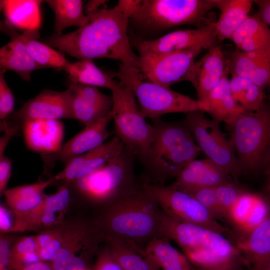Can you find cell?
<instances>
[{
  "label": "cell",
  "instance_id": "6da1fadb",
  "mask_svg": "<svg viewBox=\"0 0 270 270\" xmlns=\"http://www.w3.org/2000/svg\"><path fill=\"white\" fill-rule=\"evenodd\" d=\"M87 24L71 32L54 34L44 43L81 60L106 58L119 60L120 66L140 71V57L132 48L128 18L117 4L86 14Z\"/></svg>",
  "mask_w": 270,
  "mask_h": 270
},
{
  "label": "cell",
  "instance_id": "7a4b0ae2",
  "mask_svg": "<svg viewBox=\"0 0 270 270\" xmlns=\"http://www.w3.org/2000/svg\"><path fill=\"white\" fill-rule=\"evenodd\" d=\"M163 216L158 204L141 184L101 206L92 223L102 241L140 246L162 236Z\"/></svg>",
  "mask_w": 270,
  "mask_h": 270
},
{
  "label": "cell",
  "instance_id": "3957f363",
  "mask_svg": "<svg viewBox=\"0 0 270 270\" xmlns=\"http://www.w3.org/2000/svg\"><path fill=\"white\" fill-rule=\"evenodd\" d=\"M161 234L175 242L196 270H244L241 250L224 234L164 213Z\"/></svg>",
  "mask_w": 270,
  "mask_h": 270
},
{
  "label": "cell",
  "instance_id": "277c9868",
  "mask_svg": "<svg viewBox=\"0 0 270 270\" xmlns=\"http://www.w3.org/2000/svg\"><path fill=\"white\" fill-rule=\"evenodd\" d=\"M152 121L154 136L137 154V158L144 168L142 184H164L196 160L201 150L184 120L168 122L159 118Z\"/></svg>",
  "mask_w": 270,
  "mask_h": 270
},
{
  "label": "cell",
  "instance_id": "5b68a950",
  "mask_svg": "<svg viewBox=\"0 0 270 270\" xmlns=\"http://www.w3.org/2000/svg\"><path fill=\"white\" fill-rule=\"evenodd\" d=\"M217 8V0H138L128 18L130 44L158 38L174 28L205 26L212 22L208 13Z\"/></svg>",
  "mask_w": 270,
  "mask_h": 270
},
{
  "label": "cell",
  "instance_id": "8992f818",
  "mask_svg": "<svg viewBox=\"0 0 270 270\" xmlns=\"http://www.w3.org/2000/svg\"><path fill=\"white\" fill-rule=\"evenodd\" d=\"M136 154L125 148L106 166L68 184L72 194L100 206L136 188L134 174Z\"/></svg>",
  "mask_w": 270,
  "mask_h": 270
},
{
  "label": "cell",
  "instance_id": "52a82bcc",
  "mask_svg": "<svg viewBox=\"0 0 270 270\" xmlns=\"http://www.w3.org/2000/svg\"><path fill=\"white\" fill-rule=\"evenodd\" d=\"M108 72L112 78H118L124 82L137 98L140 112L145 118L153 120L170 113L204 112V106L198 100L170 88L143 80L137 70L120 66L118 72Z\"/></svg>",
  "mask_w": 270,
  "mask_h": 270
},
{
  "label": "cell",
  "instance_id": "ba28073f",
  "mask_svg": "<svg viewBox=\"0 0 270 270\" xmlns=\"http://www.w3.org/2000/svg\"><path fill=\"white\" fill-rule=\"evenodd\" d=\"M241 172L262 166L270 144V102L258 110L240 114L228 126Z\"/></svg>",
  "mask_w": 270,
  "mask_h": 270
},
{
  "label": "cell",
  "instance_id": "9c48e42d",
  "mask_svg": "<svg viewBox=\"0 0 270 270\" xmlns=\"http://www.w3.org/2000/svg\"><path fill=\"white\" fill-rule=\"evenodd\" d=\"M111 90L115 136L137 154L153 140L155 128L146 122L134 94L124 82H116Z\"/></svg>",
  "mask_w": 270,
  "mask_h": 270
},
{
  "label": "cell",
  "instance_id": "30bf717a",
  "mask_svg": "<svg viewBox=\"0 0 270 270\" xmlns=\"http://www.w3.org/2000/svg\"><path fill=\"white\" fill-rule=\"evenodd\" d=\"M202 112L186 114V124L201 152L228 172L236 184L241 172L233 142L222 132L220 122L206 118Z\"/></svg>",
  "mask_w": 270,
  "mask_h": 270
},
{
  "label": "cell",
  "instance_id": "8fae6325",
  "mask_svg": "<svg viewBox=\"0 0 270 270\" xmlns=\"http://www.w3.org/2000/svg\"><path fill=\"white\" fill-rule=\"evenodd\" d=\"M163 212L180 220L224 234L230 232L210 212L188 194L172 185L142 184Z\"/></svg>",
  "mask_w": 270,
  "mask_h": 270
},
{
  "label": "cell",
  "instance_id": "7c38bea8",
  "mask_svg": "<svg viewBox=\"0 0 270 270\" xmlns=\"http://www.w3.org/2000/svg\"><path fill=\"white\" fill-rule=\"evenodd\" d=\"M102 240L92 222H65L63 242L50 262L54 270H90Z\"/></svg>",
  "mask_w": 270,
  "mask_h": 270
},
{
  "label": "cell",
  "instance_id": "4fadbf2b",
  "mask_svg": "<svg viewBox=\"0 0 270 270\" xmlns=\"http://www.w3.org/2000/svg\"><path fill=\"white\" fill-rule=\"evenodd\" d=\"M215 22L201 28L180 30L153 40L132 44L139 56H155L194 48L208 50L218 45Z\"/></svg>",
  "mask_w": 270,
  "mask_h": 270
},
{
  "label": "cell",
  "instance_id": "5bb4252c",
  "mask_svg": "<svg viewBox=\"0 0 270 270\" xmlns=\"http://www.w3.org/2000/svg\"><path fill=\"white\" fill-rule=\"evenodd\" d=\"M203 50L198 47L158 56H140V77L166 88L186 80L196 58Z\"/></svg>",
  "mask_w": 270,
  "mask_h": 270
},
{
  "label": "cell",
  "instance_id": "9a60e30c",
  "mask_svg": "<svg viewBox=\"0 0 270 270\" xmlns=\"http://www.w3.org/2000/svg\"><path fill=\"white\" fill-rule=\"evenodd\" d=\"M72 119L69 100L66 90H42L18 110L0 122V130L14 128L18 132L26 122L36 120Z\"/></svg>",
  "mask_w": 270,
  "mask_h": 270
},
{
  "label": "cell",
  "instance_id": "2e32d148",
  "mask_svg": "<svg viewBox=\"0 0 270 270\" xmlns=\"http://www.w3.org/2000/svg\"><path fill=\"white\" fill-rule=\"evenodd\" d=\"M72 198L68 185L60 184L55 193L46 196L32 210L22 214L14 215L13 232L34 231L38 233L62 224Z\"/></svg>",
  "mask_w": 270,
  "mask_h": 270
},
{
  "label": "cell",
  "instance_id": "e0dca14e",
  "mask_svg": "<svg viewBox=\"0 0 270 270\" xmlns=\"http://www.w3.org/2000/svg\"><path fill=\"white\" fill-rule=\"evenodd\" d=\"M112 120V112L98 122L85 128L62 144L56 151L40 154L44 172L49 174L56 162L65 166L74 158L104 143L111 133L108 126Z\"/></svg>",
  "mask_w": 270,
  "mask_h": 270
},
{
  "label": "cell",
  "instance_id": "ac0fdd59",
  "mask_svg": "<svg viewBox=\"0 0 270 270\" xmlns=\"http://www.w3.org/2000/svg\"><path fill=\"white\" fill-rule=\"evenodd\" d=\"M66 91L72 119L80 121L85 126L98 122L112 112V96L102 93L96 86L70 84Z\"/></svg>",
  "mask_w": 270,
  "mask_h": 270
},
{
  "label": "cell",
  "instance_id": "d6986e66",
  "mask_svg": "<svg viewBox=\"0 0 270 270\" xmlns=\"http://www.w3.org/2000/svg\"><path fill=\"white\" fill-rule=\"evenodd\" d=\"M229 74V60L218 44L195 61L186 78L196 90L202 104L223 78ZM203 105V104H202Z\"/></svg>",
  "mask_w": 270,
  "mask_h": 270
},
{
  "label": "cell",
  "instance_id": "ffe728a7",
  "mask_svg": "<svg viewBox=\"0 0 270 270\" xmlns=\"http://www.w3.org/2000/svg\"><path fill=\"white\" fill-rule=\"evenodd\" d=\"M124 148V144L115 136L108 142L72 160L53 177L54 183L69 184L98 170L118 158Z\"/></svg>",
  "mask_w": 270,
  "mask_h": 270
},
{
  "label": "cell",
  "instance_id": "44dd1931",
  "mask_svg": "<svg viewBox=\"0 0 270 270\" xmlns=\"http://www.w3.org/2000/svg\"><path fill=\"white\" fill-rule=\"evenodd\" d=\"M234 182L228 172L208 158L194 160L186 165L171 185L182 191ZM235 183V182H234Z\"/></svg>",
  "mask_w": 270,
  "mask_h": 270
},
{
  "label": "cell",
  "instance_id": "7402d4cb",
  "mask_svg": "<svg viewBox=\"0 0 270 270\" xmlns=\"http://www.w3.org/2000/svg\"><path fill=\"white\" fill-rule=\"evenodd\" d=\"M229 74L245 78L262 90L270 86V49L257 52H232Z\"/></svg>",
  "mask_w": 270,
  "mask_h": 270
},
{
  "label": "cell",
  "instance_id": "603a6c76",
  "mask_svg": "<svg viewBox=\"0 0 270 270\" xmlns=\"http://www.w3.org/2000/svg\"><path fill=\"white\" fill-rule=\"evenodd\" d=\"M22 130L26 147L34 152H53L62 144L64 126L58 120H30L22 126Z\"/></svg>",
  "mask_w": 270,
  "mask_h": 270
},
{
  "label": "cell",
  "instance_id": "cb8c5ba5",
  "mask_svg": "<svg viewBox=\"0 0 270 270\" xmlns=\"http://www.w3.org/2000/svg\"><path fill=\"white\" fill-rule=\"evenodd\" d=\"M234 242L242 252L248 270H262L270 260V212L248 234Z\"/></svg>",
  "mask_w": 270,
  "mask_h": 270
},
{
  "label": "cell",
  "instance_id": "d4e9b609",
  "mask_svg": "<svg viewBox=\"0 0 270 270\" xmlns=\"http://www.w3.org/2000/svg\"><path fill=\"white\" fill-rule=\"evenodd\" d=\"M3 26L12 38L0 49V70L15 72L22 78L29 81L32 72L42 68L29 54L22 34L14 32L12 26L6 22Z\"/></svg>",
  "mask_w": 270,
  "mask_h": 270
},
{
  "label": "cell",
  "instance_id": "484cf974",
  "mask_svg": "<svg viewBox=\"0 0 270 270\" xmlns=\"http://www.w3.org/2000/svg\"><path fill=\"white\" fill-rule=\"evenodd\" d=\"M228 75L224 76L202 104L204 110L216 121L228 126L246 112L235 102L230 88Z\"/></svg>",
  "mask_w": 270,
  "mask_h": 270
},
{
  "label": "cell",
  "instance_id": "4316f807",
  "mask_svg": "<svg viewBox=\"0 0 270 270\" xmlns=\"http://www.w3.org/2000/svg\"><path fill=\"white\" fill-rule=\"evenodd\" d=\"M230 40L242 52L266 50L270 49V28L256 14L249 16Z\"/></svg>",
  "mask_w": 270,
  "mask_h": 270
},
{
  "label": "cell",
  "instance_id": "83f0119b",
  "mask_svg": "<svg viewBox=\"0 0 270 270\" xmlns=\"http://www.w3.org/2000/svg\"><path fill=\"white\" fill-rule=\"evenodd\" d=\"M254 2L251 0H217L220 16L215 22L218 41L230 39L234 32L249 16Z\"/></svg>",
  "mask_w": 270,
  "mask_h": 270
},
{
  "label": "cell",
  "instance_id": "f1b7e54d",
  "mask_svg": "<svg viewBox=\"0 0 270 270\" xmlns=\"http://www.w3.org/2000/svg\"><path fill=\"white\" fill-rule=\"evenodd\" d=\"M39 0H0L6 22L12 27L23 30H39L41 25Z\"/></svg>",
  "mask_w": 270,
  "mask_h": 270
},
{
  "label": "cell",
  "instance_id": "f546056e",
  "mask_svg": "<svg viewBox=\"0 0 270 270\" xmlns=\"http://www.w3.org/2000/svg\"><path fill=\"white\" fill-rule=\"evenodd\" d=\"M54 183L53 177L46 180L14 187L4 193L8 206L15 216L26 214L38 206L46 198L44 190Z\"/></svg>",
  "mask_w": 270,
  "mask_h": 270
},
{
  "label": "cell",
  "instance_id": "4dcf8cb0",
  "mask_svg": "<svg viewBox=\"0 0 270 270\" xmlns=\"http://www.w3.org/2000/svg\"><path fill=\"white\" fill-rule=\"evenodd\" d=\"M144 250L162 270H196L186 256L174 248L169 239L164 236L150 240Z\"/></svg>",
  "mask_w": 270,
  "mask_h": 270
},
{
  "label": "cell",
  "instance_id": "1f68e13d",
  "mask_svg": "<svg viewBox=\"0 0 270 270\" xmlns=\"http://www.w3.org/2000/svg\"><path fill=\"white\" fill-rule=\"evenodd\" d=\"M63 70L68 74L70 84L90 85L111 90L116 82L108 72L99 68L90 60L68 62Z\"/></svg>",
  "mask_w": 270,
  "mask_h": 270
},
{
  "label": "cell",
  "instance_id": "d6a6232c",
  "mask_svg": "<svg viewBox=\"0 0 270 270\" xmlns=\"http://www.w3.org/2000/svg\"><path fill=\"white\" fill-rule=\"evenodd\" d=\"M54 14V30L60 34L62 30L72 26L81 28L88 22V18L84 14L83 2L80 0H45Z\"/></svg>",
  "mask_w": 270,
  "mask_h": 270
},
{
  "label": "cell",
  "instance_id": "836d02e7",
  "mask_svg": "<svg viewBox=\"0 0 270 270\" xmlns=\"http://www.w3.org/2000/svg\"><path fill=\"white\" fill-rule=\"evenodd\" d=\"M26 48L32 59L42 68H56L63 70L68 61L63 54L36 40L39 30H28L22 34Z\"/></svg>",
  "mask_w": 270,
  "mask_h": 270
},
{
  "label": "cell",
  "instance_id": "e575fe53",
  "mask_svg": "<svg viewBox=\"0 0 270 270\" xmlns=\"http://www.w3.org/2000/svg\"><path fill=\"white\" fill-rule=\"evenodd\" d=\"M258 198L246 190L228 213L230 220L242 235L248 234L261 222L258 220Z\"/></svg>",
  "mask_w": 270,
  "mask_h": 270
},
{
  "label": "cell",
  "instance_id": "d590c367",
  "mask_svg": "<svg viewBox=\"0 0 270 270\" xmlns=\"http://www.w3.org/2000/svg\"><path fill=\"white\" fill-rule=\"evenodd\" d=\"M106 243L124 270H160L140 246L115 241Z\"/></svg>",
  "mask_w": 270,
  "mask_h": 270
},
{
  "label": "cell",
  "instance_id": "8d00e7d4",
  "mask_svg": "<svg viewBox=\"0 0 270 270\" xmlns=\"http://www.w3.org/2000/svg\"><path fill=\"white\" fill-rule=\"evenodd\" d=\"M229 84L234 100L246 112L258 110L266 100L264 90L245 78L232 76Z\"/></svg>",
  "mask_w": 270,
  "mask_h": 270
},
{
  "label": "cell",
  "instance_id": "74e56055",
  "mask_svg": "<svg viewBox=\"0 0 270 270\" xmlns=\"http://www.w3.org/2000/svg\"><path fill=\"white\" fill-rule=\"evenodd\" d=\"M40 261L34 236H24L14 240L10 252V263L14 270H20Z\"/></svg>",
  "mask_w": 270,
  "mask_h": 270
},
{
  "label": "cell",
  "instance_id": "f35d334b",
  "mask_svg": "<svg viewBox=\"0 0 270 270\" xmlns=\"http://www.w3.org/2000/svg\"><path fill=\"white\" fill-rule=\"evenodd\" d=\"M214 190L224 218H226L230 210L246 191L238 186L234 182L214 187Z\"/></svg>",
  "mask_w": 270,
  "mask_h": 270
},
{
  "label": "cell",
  "instance_id": "ab89813d",
  "mask_svg": "<svg viewBox=\"0 0 270 270\" xmlns=\"http://www.w3.org/2000/svg\"><path fill=\"white\" fill-rule=\"evenodd\" d=\"M186 192L198 200L216 220L224 218L218 202L214 187L200 188Z\"/></svg>",
  "mask_w": 270,
  "mask_h": 270
},
{
  "label": "cell",
  "instance_id": "60d3db41",
  "mask_svg": "<svg viewBox=\"0 0 270 270\" xmlns=\"http://www.w3.org/2000/svg\"><path fill=\"white\" fill-rule=\"evenodd\" d=\"M6 70H0V120H5L14 112V98L4 77Z\"/></svg>",
  "mask_w": 270,
  "mask_h": 270
},
{
  "label": "cell",
  "instance_id": "b9f144b4",
  "mask_svg": "<svg viewBox=\"0 0 270 270\" xmlns=\"http://www.w3.org/2000/svg\"><path fill=\"white\" fill-rule=\"evenodd\" d=\"M64 222L58 226L56 236L48 244L38 250L41 261L51 262L61 248L64 240Z\"/></svg>",
  "mask_w": 270,
  "mask_h": 270
},
{
  "label": "cell",
  "instance_id": "7bdbcfd3",
  "mask_svg": "<svg viewBox=\"0 0 270 270\" xmlns=\"http://www.w3.org/2000/svg\"><path fill=\"white\" fill-rule=\"evenodd\" d=\"M98 254L93 270H124L108 246Z\"/></svg>",
  "mask_w": 270,
  "mask_h": 270
},
{
  "label": "cell",
  "instance_id": "ee69618b",
  "mask_svg": "<svg viewBox=\"0 0 270 270\" xmlns=\"http://www.w3.org/2000/svg\"><path fill=\"white\" fill-rule=\"evenodd\" d=\"M15 239L6 234L0 236V270H14L10 263V252Z\"/></svg>",
  "mask_w": 270,
  "mask_h": 270
},
{
  "label": "cell",
  "instance_id": "f6af8a7d",
  "mask_svg": "<svg viewBox=\"0 0 270 270\" xmlns=\"http://www.w3.org/2000/svg\"><path fill=\"white\" fill-rule=\"evenodd\" d=\"M15 226V216L13 212L8 210L4 206H0V234L13 232Z\"/></svg>",
  "mask_w": 270,
  "mask_h": 270
},
{
  "label": "cell",
  "instance_id": "bcb514c9",
  "mask_svg": "<svg viewBox=\"0 0 270 270\" xmlns=\"http://www.w3.org/2000/svg\"><path fill=\"white\" fill-rule=\"evenodd\" d=\"M12 162L4 155L0 156V195L3 196L11 176Z\"/></svg>",
  "mask_w": 270,
  "mask_h": 270
},
{
  "label": "cell",
  "instance_id": "7dc6e473",
  "mask_svg": "<svg viewBox=\"0 0 270 270\" xmlns=\"http://www.w3.org/2000/svg\"><path fill=\"white\" fill-rule=\"evenodd\" d=\"M253 2L258 8L255 14L267 25H270V0H254Z\"/></svg>",
  "mask_w": 270,
  "mask_h": 270
},
{
  "label": "cell",
  "instance_id": "c3c4849f",
  "mask_svg": "<svg viewBox=\"0 0 270 270\" xmlns=\"http://www.w3.org/2000/svg\"><path fill=\"white\" fill-rule=\"evenodd\" d=\"M20 270H54L50 262L40 261L24 267Z\"/></svg>",
  "mask_w": 270,
  "mask_h": 270
},
{
  "label": "cell",
  "instance_id": "681fc988",
  "mask_svg": "<svg viewBox=\"0 0 270 270\" xmlns=\"http://www.w3.org/2000/svg\"><path fill=\"white\" fill-rule=\"evenodd\" d=\"M106 2L108 1L102 0H89L84 7L86 14L94 12L100 8V6L101 5L105 6Z\"/></svg>",
  "mask_w": 270,
  "mask_h": 270
},
{
  "label": "cell",
  "instance_id": "f907efd6",
  "mask_svg": "<svg viewBox=\"0 0 270 270\" xmlns=\"http://www.w3.org/2000/svg\"><path fill=\"white\" fill-rule=\"evenodd\" d=\"M262 165L264 166L265 173L270 170V144L264 158Z\"/></svg>",
  "mask_w": 270,
  "mask_h": 270
},
{
  "label": "cell",
  "instance_id": "816d5d0a",
  "mask_svg": "<svg viewBox=\"0 0 270 270\" xmlns=\"http://www.w3.org/2000/svg\"><path fill=\"white\" fill-rule=\"evenodd\" d=\"M267 178L264 186V190L266 194H270V170L266 173Z\"/></svg>",
  "mask_w": 270,
  "mask_h": 270
},
{
  "label": "cell",
  "instance_id": "f5cc1de1",
  "mask_svg": "<svg viewBox=\"0 0 270 270\" xmlns=\"http://www.w3.org/2000/svg\"><path fill=\"white\" fill-rule=\"evenodd\" d=\"M266 89L268 90V94H266V99L270 102V86Z\"/></svg>",
  "mask_w": 270,
  "mask_h": 270
},
{
  "label": "cell",
  "instance_id": "db71d44e",
  "mask_svg": "<svg viewBox=\"0 0 270 270\" xmlns=\"http://www.w3.org/2000/svg\"><path fill=\"white\" fill-rule=\"evenodd\" d=\"M262 270H270V260L268 262Z\"/></svg>",
  "mask_w": 270,
  "mask_h": 270
},
{
  "label": "cell",
  "instance_id": "11a10c76",
  "mask_svg": "<svg viewBox=\"0 0 270 270\" xmlns=\"http://www.w3.org/2000/svg\"><path fill=\"white\" fill-rule=\"evenodd\" d=\"M267 195H268V200H270V194H267Z\"/></svg>",
  "mask_w": 270,
  "mask_h": 270
}]
</instances>
